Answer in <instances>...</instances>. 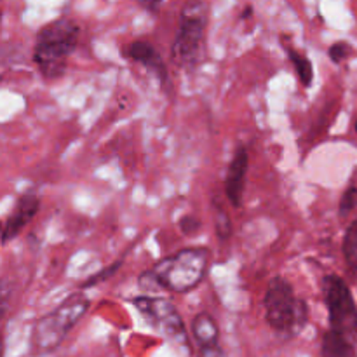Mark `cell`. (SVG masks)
I'll use <instances>...</instances> for the list:
<instances>
[{
    "label": "cell",
    "mask_w": 357,
    "mask_h": 357,
    "mask_svg": "<svg viewBox=\"0 0 357 357\" xmlns=\"http://www.w3.org/2000/svg\"><path fill=\"white\" fill-rule=\"evenodd\" d=\"M356 208H357V187H349L340 199L338 215H340V218H345V216L351 215Z\"/></svg>",
    "instance_id": "obj_18"
},
{
    "label": "cell",
    "mask_w": 357,
    "mask_h": 357,
    "mask_svg": "<svg viewBox=\"0 0 357 357\" xmlns=\"http://www.w3.org/2000/svg\"><path fill=\"white\" fill-rule=\"evenodd\" d=\"M139 314L146 319L150 326L159 330L164 337L169 338L178 347L190 352V340H188L187 328L176 307L166 298L159 296H136L131 300Z\"/></svg>",
    "instance_id": "obj_7"
},
{
    "label": "cell",
    "mask_w": 357,
    "mask_h": 357,
    "mask_svg": "<svg viewBox=\"0 0 357 357\" xmlns=\"http://www.w3.org/2000/svg\"><path fill=\"white\" fill-rule=\"evenodd\" d=\"M264 309L268 326L286 338L296 337L309 321L307 303L296 298L291 282L281 275H275L267 284Z\"/></svg>",
    "instance_id": "obj_3"
},
{
    "label": "cell",
    "mask_w": 357,
    "mask_h": 357,
    "mask_svg": "<svg viewBox=\"0 0 357 357\" xmlns=\"http://www.w3.org/2000/svg\"><path fill=\"white\" fill-rule=\"evenodd\" d=\"M213 218H215V230H216V236L222 243H227V241L232 237L234 232V227L232 222H230V216L229 213L223 209V206L220 204L218 201H213Z\"/></svg>",
    "instance_id": "obj_14"
},
{
    "label": "cell",
    "mask_w": 357,
    "mask_h": 357,
    "mask_svg": "<svg viewBox=\"0 0 357 357\" xmlns=\"http://www.w3.org/2000/svg\"><path fill=\"white\" fill-rule=\"evenodd\" d=\"M284 47H286V52H288L289 61H291L293 66H295V72H296V75H298L302 86L303 87L312 86V82H314L312 61H310L305 54H302L298 49L293 47V45H284Z\"/></svg>",
    "instance_id": "obj_13"
},
{
    "label": "cell",
    "mask_w": 357,
    "mask_h": 357,
    "mask_svg": "<svg viewBox=\"0 0 357 357\" xmlns=\"http://www.w3.org/2000/svg\"><path fill=\"white\" fill-rule=\"evenodd\" d=\"M209 258L211 253L208 248H183L143 272L138 282L143 289L162 288L173 293H188L197 288L206 278Z\"/></svg>",
    "instance_id": "obj_1"
},
{
    "label": "cell",
    "mask_w": 357,
    "mask_h": 357,
    "mask_svg": "<svg viewBox=\"0 0 357 357\" xmlns=\"http://www.w3.org/2000/svg\"><path fill=\"white\" fill-rule=\"evenodd\" d=\"M202 229V222L194 215H185L180 220V230L185 236H194L199 234V230Z\"/></svg>",
    "instance_id": "obj_19"
},
{
    "label": "cell",
    "mask_w": 357,
    "mask_h": 357,
    "mask_svg": "<svg viewBox=\"0 0 357 357\" xmlns=\"http://www.w3.org/2000/svg\"><path fill=\"white\" fill-rule=\"evenodd\" d=\"M321 357H357L352 340L328 330L321 340Z\"/></svg>",
    "instance_id": "obj_12"
},
{
    "label": "cell",
    "mask_w": 357,
    "mask_h": 357,
    "mask_svg": "<svg viewBox=\"0 0 357 357\" xmlns=\"http://www.w3.org/2000/svg\"><path fill=\"white\" fill-rule=\"evenodd\" d=\"M89 298L80 293H73L54 310L42 316L31 330V351L35 354H49L65 342L70 331L89 310Z\"/></svg>",
    "instance_id": "obj_5"
},
{
    "label": "cell",
    "mask_w": 357,
    "mask_h": 357,
    "mask_svg": "<svg viewBox=\"0 0 357 357\" xmlns=\"http://www.w3.org/2000/svg\"><path fill=\"white\" fill-rule=\"evenodd\" d=\"M80 26L70 17H59L42 26L33 47V63L47 80L63 77L68 68V58L79 45Z\"/></svg>",
    "instance_id": "obj_2"
},
{
    "label": "cell",
    "mask_w": 357,
    "mask_h": 357,
    "mask_svg": "<svg viewBox=\"0 0 357 357\" xmlns=\"http://www.w3.org/2000/svg\"><path fill=\"white\" fill-rule=\"evenodd\" d=\"M209 7L204 0H188L180 13L174 42L171 45V59L185 70L197 68L204 59L206 28H208Z\"/></svg>",
    "instance_id": "obj_4"
},
{
    "label": "cell",
    "mask_w": 357,
    "mask_h": 357,
    "mask_svg": "<svg viewBox=\"0 0 357 357\" xmlns=\"http://www.w3.org/2000/svg\"><path fill=\"white\" fill-rule=\"evenodd\" d=\"M139 6H143L145 9L149 10H157L160 7V3L164 2V0H138Z\"/></svg>",
    "instance_id": "obj_21"
},
{
    "label": "cell",
    "mask_w": 357,
    "mask_h": 357,
    "mask_svg": "<svg viewBox=\"0 0 357 357\" xmlns=\"http://www.w3.org/2000/svg\"><path fill=\"white\" fill-rule=\"evenodd\" d=\"M248 169H250V153L244 146H239L234 152V157L225 173V195L234 208L243 206Z\"/></svg>",
    "instance_id": "obj_10"
},
{
    "label": "cell",
    "mask_w": 357,
    "mask_h": 357,
    "mask_svg": "<svg viewBox=\"0 0 357 357\" xmlns=\"http://www.w3.org/2000/svg\"><path fill=\"white\" fill-rule=\"evenodd\" d=\"M40 209V197L33 192H26L16 201L13 213L6 218L2 227V243L7 244L9 241L16 239L21 230L35 218Z\"/></svg>",
    "instance_id": "obj_9"
},
{
    "label": "cell",
    "mask_w": 357,
    "mask_h": 357,
    "mask_svg": "<svg viewBox=\"0 0 357 357\" xmlns=\"http://www.w3.org/2000/svg\"><path fill=\"white\" fill-rule=\"evenodd\" d=\"M197 357H227L222 345H209V347H197Z\"/></svg>",
    "instance_id": "obj_20"
},
{
    "label": "cell",
    "mask_w": 357,
    "mask_h": 357,
    "mask_svg": "<svg viewBox=\"0 0 357 357\" xmlns=\"http://www.w3.org/2000/svg\"><path fill=\"white\" fill-rule=\"evenodd\" d=\"M122 264H124V258H119L117 261H114V264H112V265L105 267L103 271L96 272V274L91 275L89 279H86V281H84L82 284H80V289H89V288H93V286L101 284V282L108 281V279H110L112 275H114L115 272H117L119 268L122 267Z\"/></svg>",
    "instance_id": "obj_16"
},
{
    "label": "cell",
    "mask_w": 357,
    "mask_h": 357,
    "mask_svg": "<svg viewBox=\"0 0 357 357\" xmlns=\"http://www.w3.org/2000/svg\"><path fill=\"white\" fill-rule=\"evenodd\" d=\"M250 16H253V7L248 6L246 9H244V13L241 14V20H246V17H250Z\"/></svg>",
    "instance_id": "obj_22"
},
{
    "label": "cell",
    "mask_w": 357,
    "mask_h": 357,
    "mask_svg": "<svg viewBox=\"0 0 357 357\" xmlns=\"http://www.w3.org/2000/svg\"><path fill=\"white\" fill-rule=\"evenodd\" d=\"M354 47H352L349 42H335V44L330 45V49H328V56H330L331 61L335 63V65H342V63L345 61V59H349L351 56H354Z\"/></svg>",
    "instance_id": "obj_17"
},
{
    "label": "cell",
    "mask_w": 357,
    "mask_h": 357,
    "mask_svg": "<svg viewBox=\"0 0 357 357\" xmlns=\"http://www.w3.org/2000/svg\"><path fill=\"white\" fill-rule=\"evenodd\" d=\"M344 257L349 267L357 271V220L349 225L344 237Z\"/></svg>",
    "instance_id": "obj_15"
},
{
    "label": "cell",
    "mask_w": 357,
    "mask_h": 357,
    "mask_svg": "<svg viewBox=\"0 0 357 357\" xmlns=\"http://www.w3.org/2000/svg\"><path fill=\"white\" fill-rule=\"evenodd\" d=\"M192 337L197 347H209L220 344V328L215 317L209 312H199L190 324Z\"/></svg>",
    "instance_id": "obj_11"
},
{
    "label": "cell",
    "mask_w": 357,
    "mask_h": 357,
    "mask_svg": "<svg viewBox=\"0 0 357 357\" xmlns=\"http://www.w3.org/2000/svg\"><path fill=\"white\" fill-rule=\"evenodd\" d=\"M330 317V330L354 340L357 335V307L347 282L337 274H328L321 282Z\"/></svg>",
    "instance_id": "obj_6"
},
{
    "label": "cell",
    "mask_w": 357,
    "mask_h": 357,
    "mask_svg": "<svg viewBox=\"0 0 357 357\" xmlns=\"http://www.w3.org/2000/svg\"><path fill=\"white\" fill-rule=\"evenodd\" d=\"M122 58L129 59V61L139 63V65L145 66L157 80H159V86L164 93L173 94V84H171L169 72H167V66L164 63L160 52L153 47L150 42L146 40H135L131 44L124 45L121 49Z\"/></svg>",
    "instance_id": "obj_8"
},
{
    "label": "cell",
    "mask_w": 357,
    "mask_h": 357,
    "mask_svg": "<svg viewBox=\"0 0 357 357\" xmlns=\"http://www.w3.org/2000/svg\"><path fill=\"white\" fill-rule=\"evenodd\" d=\"M356 132H357V121H356Z\"/></svg>",
    "instance_id": "obj_23"
}]
</instances>
